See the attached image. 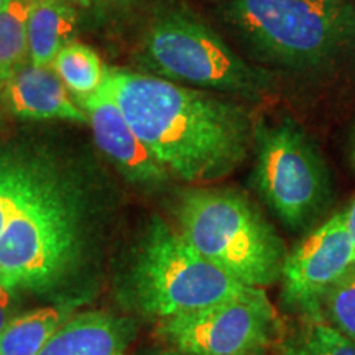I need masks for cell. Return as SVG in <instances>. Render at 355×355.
<instances>
[{
  "mask_svg": "<svg viewBox=\"0 0 355 355\" xmlns=\"http://www.w3.org/2000/svg\"><path fill=\"white\" fill-rule=\"evenodd\" d=\"M104 84L152 157L188 183L229 176L254 144V119L234 101L122 68Z\"/></svg>",
  "mask_w": 355,
  "mask_h": 355,
  "instance_id": "1",
  "label": "cell"
},
{
  "mask_svg": "<svg viewBox=\"0 0 355 355\" xmlns=\"http://www.w3.org/2000/svg\"><path fill=\"white\" fill-rule=\"evenodd\" d=\"M230 17L252 53L300 74L355 61V7L347 0H232Z\"/></svg>",
  "mask_w": 355,
  "mask_h": 355,
  "instance_id": "2",
  "label": "cell"
},
{
  "mask_svg": "<svg viewBox=\"0 0 355 355\" xmlns=\"http://www.w3.org/2000/svg\"><path fill=\"white\" fill-rule=\"evenodd\" d=\"M175 216L184 241L242 285L263 290L282 278L285 243L239 191L189 189Z\"/></svg>",
  "mask_w": 355,
  "mask_h": 355,
  "instance_id": "3",
  "label": "cell"
},
{
  "mask_svg": "<svg viewBox=\"0 0 355 355\" xmlns=\"http://www.w3.org/2000/svg\"><path fill=\"white\" fill-rule=\"evenodd\" d=\"M17 206L0 237V283L42 290L63 277L76 254V217L64 189L44 173L7 165Z\"/></svg>",
  "mask_w": 355,
  "mask_h": 355,
  "instance_id": "4",
  "label": "cell"
},
{
  "mask_svg": "<svg viewBox=\"0 0 355 355\" xmlns=\"http://www.w3.org/2000/svg\"><path fill=\"white\" fill-rule=\"evenodd\" d=\"M139 60L152 76L248 101L272 89V73L248 64L183 6H163L153 12L141 33Z\"/></svg>",
  "mask_w": 355,
  "mask_h": 355,
  "instance_id": "5",
  "label": "cell"
},
{
  "mask_svg": "<svg viewBox=\"0 0 355 355\" xmlns=\"http://www.w3.org/2000/svg\"><path fill=\"white\" fill-rule=\"evenodd\" d=\"M128 282L137 308L162 321L255 290L199 255L159 217H153L137 247Z\"/></svg>",
  "mask_w": 355,
  "mask_h": 355,
  "instance_id": "6",
  "label": "cell"
},
{
  "mask_svg": "<svg viewBox=\"0 0 355 355\" xmlns=\"http://www.w3.org/2000/svg\"><path fill=\"white\" fill-rule=\"evenodd\" d=\"M254 183L263 201L290 229L300 230L322 214L331 199L326 163L293 119L257 122Z\"/></svg>",
  "mask_w": 355,
  "mask_h": 355,
  "instance_id": "7",
  "label": "cell"
},
{
  "mask_svg": "<svg viewBox=\"0 0 355 355\" xmlns=\"http://www.w3.org/2000/svg\"><path fill=\"white\" fill-rule=\"evenodd\" d=\"M277 327L272 303L255 288L241 298L163 319L159 334L188 355H263Z\"/></svg>",
  "mask_w": 355,
  "mask_h": 355,
  "instance_id": "8",
  "label": "cell"
},
{
  "mask_svg": "<svg viewBox=\"0 0 355 355\" xmlns=\"http://www.w3.org/2000/svg\"><path fill=\"white\" fill-rule=\"evenodd\" d=\"M352 265L355 248L345 214L339 212L286 254L282 270L283 301L304 318H318L322 296Z\"/></svg>",
  "mask_w": 355,
  "mask_h": 355,
  "instance_id": "9",
  "label": "cell"
},
{
  "mask_svg": "<svg viewBox=\"0 0 355 355\" xmlns=\"http://www.w3.org/2000/svg\"><path fill=\"white\" fill-rule=\"evenodd\" d=\"M76 102L86 114L99 150L130 183L141 186L165 183L170 173L145 148L105 84Z\"/></svg>",
  "mask_w": 355,
  "mask_h": 355,
  "instance_id": "10",
  "label": "cell"
},
{
  "mask_svg": "<svg viewBox=\"0 0 355 355\" xmlns=\"http://www.w3.org/2000/svg\"><path fill=\"white\" fill-rule=\"evenodd\" d=\"M2 91L7 107L25 121L87 123L84 110L51 66H35L28 61L7 79Z\"/></svg>",
  "mask_w": 355,
  "mask_h": 355,
  "instance_id": "11",
  "label": "cell"
},
{
  "mask_svg": "<svg viewBox=\"0 0 355 355\" xmlns=\"http://www.w3.org/2000/svg\"><path fill=\"white\" fill-rule=\"evenodd\" d=\"M132 336L130 321L91 311L69 318L38 355H125Z\"/></svg>",
  "mask_w": 355,
  "mask_h": 355,
  "instance_id": "12",
  "label": "cell"
},
{
  "mask_svg": "<svg viewBox=\"0 0 355 355\" xmlns=\"http://www.w3.org/2000/svg\"><path fill=\"white\" fill-rule=\"evenodd\" d=\"M76 12L68 0H35L28 6V61L51 66L58 53L73 42Z\"/></svg>",
  "mask_w": 355,
  "mask_h": 355,
  "instance_id": "13",
  "label": "cell"
},
{
  "mask_svg": "<svg viewBox=\"0 0 355 355\" xmlns=\"http://www.w3.org/2000/svg\"><path fill=\"white\" fill-rule=\"evenodd\" d=\"M66 304L46 306L19 314L0 332V355H38L48 340L69 319Z\"/></svg>",
  "mask_w": 355,
  "mask_h": 355,
  "instance_id": "14",
  "label": "cell"
},
{
  "mask_svg": "<svg viewBox=\"0 0 355 355\" xmlns=\"http://www.w3.org/2000/svg\"><path fill=\"white\" fill-rule=\"evenodd\" d=\"M51 68L76 101L101 89L107 69L91 46L78 42L66 44L53 60Z\"/></svg>",
  "mask_w": 355,
  "mask_h": 355,
  "instance_id": "15",
  "label": "cell"
},
{
  "mask_svg": "<svg viewBox=\"0 0 355 355\" xmlns=\"http://www.w3.org/2000/svg\"><path fill=\"white\" fill-rule=\"evenodd\" d=\"M28 6L21 0H10L0 10V89L13 73L28 63Z\"/></svg>",
  "mask_w": 355,
  "mask_h": 355,
  "instance_id": "16",
  "label": "cell"
},
{
  "mask_svg": "<svg viewBox=\"0 0 355 355\" xmlns=\"http://www.w3.org/2000/svg\"><path fill=\"white\" fill-rule=\"evenodd\" d=\"M282 355H355V343L324 319L306 318L283 340Z\"/></svg>",
  "mask_w": 355,
  "mask_h": 355,
  "instance_id": "17",
  "label": "cell"
},
{
  "mask_svg": "<svg viewBox=\"0 0 355 355\" xmlns=\"http://www.w3.org/2000/svg\"><path fill=\"white\" fill-rule=\"evenodd\" d=\"M318 318L355 343V265L350 266L322 296Z\"/></svg>",
  "mask_w": 355,
  "mask_h": 355,
  "instance_id": "18",
  "label": "cell"
},
{
  "mask_svg": "<svg viewBox=\"0 0 355 355\" xmlns=\"http://www.w3.org/2000/svg\"><path fill=\"white\" fill-rule=\"evenodd\" d=\"M17 206L15 188L7 165H0V237L6 232Z\"/></svg>",
  "mask_w": 355,
  "mask_h": 355,
  "instance_id": "19",
  "label": "cell"
},
{
  "mask_svg": "<svg viewBox=\"0 0 355 355\" xmlns=\"http://www.w3.org/2000/svg\"><path fill=\"white\" fill-rule=\"evenodd\" d=\"M17 306H19V290L0 283V332L15 318Z\"/></svg>",
  "mask_w": 355,
  "mask_h": 355,
  "instance_id": "20",
  "label": "cell"
},
{
  "mask_svg": "<svg viewBox=\"0 0 355 355\" xmlns=\"http://www.w3.org/2000/svg\"><path fill=\"white\" fill-rule=\"evenodd\" d=\"M86 6L99 7V8H117L122 6H127L132 0H83Z\"/></svg>",
  "mask_w": 355,
  "mask_h": 355,
  "instance_id": "21",
  "label": "cell"
},
{
  "mask_svg": "<svg viewBox=\"0 0 355 355\" xmlns=\"http://www.w3.org/2000/svg\"><path fill=\"white\" fill-rule=\"evenodd\" d=\"M344 214H345V225H347L350 241H352L354 248H355V198L354 201L350 202L347 211H344Z\"/></svg>",
  "mask_w": 355,
  "mask_h": 355,
  "instance_id": "22",
  "label": "cell"
},
{
  "mask_svg": "<svg viewBox=\"0 0 355 355\" xmlns=\"http://www.w3.org/2000/svg\"><path fill=\"white\" fill-rule=\"evenodd\" d=\"M135 355H188L180 352V350H145V352H139Z\"/></svg>",
  "mask_w": 355,
  "mask_h": 355,
  "instance_id": "23",
  "label": "cell"
},
{
  "mask_svg": "<svg viewBox=\"0 0 355 355\" xmlns=\"http://www.w3.org/2000/svg\"><path fill=\"white\" fill-rule=\"evenodd\" d=\"M350 163H352V166L355 170V139L352 141V146H350Z\"/></svg>",
  "mask_w": 355,
  "mask_h": 355,
  "instance_id": "24",
  "label": "cell"
},
{
  "mask_svg": "<svg viewBox=\"0 0 355 355\" xmlns=\"http://www.w3.org/2000/svg\"><path fill=\"white\" fill-rule=\"evenodd\" d=\"M8 2H10V0H0V10H2V8H6L8 6Z\"/></svg>",
  "mask_w": 355,
  "mask_h": 355,
  "instance_id": "25",
  "label": "cell"
},
{
  "mask_svg": "<svg viewBox=\"0 0 355 355\" xmlns=\"http://www.w3.org/2000/svg\"><path fill=\"white\" fill-rule=\"evenodd\" d=\"M21 2H25V3H33L35 0H21Z\"/></svg>",
  "mask_w": 355,
  "mask_h": 355,
  "instance_id": "26",
  "label": "cell"
}]
</instances>
